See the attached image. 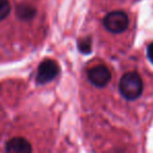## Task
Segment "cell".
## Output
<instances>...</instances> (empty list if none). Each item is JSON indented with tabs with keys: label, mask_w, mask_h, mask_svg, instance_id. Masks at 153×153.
Segmentation results:
<instances>
[{
	"label": "cell",
	"mask_w": 153,
	"mask_h": 153,
	"mask_svg": "<svg viewBox=\"0 0 153 153\" xmlns=\"http://www.w3.org/2000/svg\"><path fill=\"white\" fill-rule=\"evenodd\" d=\"M88 80L98 88L105 87L111 80V69L104 64H98L88 70Z\"/></svg>",
	"instance_id": "3"
},
{
	"label": "cell",
	"mask_w": 153,
	"mask_h": 153,
	"mask_svg": "<svg viewBox=\"0 0 153 153\" xmlns=\"http://www.w3.org/2000/svg\"><path fill=\"white\" fill-rule=\"evenodd\" d=\"M59 68L56 62L53 60H45L40 64L36 75V82L40 84H45L52 81L59 75Z\"/></svg>",
	"instance_id": "4"
},
{
	"label": "cell",
	"mask_w": 153,
	"mask_h": 153,
	"mask_svg": "<svg viewBox=\"0 0 153 153\" xmlns=\"http://www.w3.org/2000/svg\"><path fill=\"white\" fill-rule=\"evenodd\" d=\"M5 153H31V144L22 136H15L10 139L4 146Z\"/></svg>",
	"instance_id": "5"
},
{
	"label": "cell",
	"mask_w": 153,
	"mask_h": 153,
	"mask_svg": "<svg viewBox=\"0 0 153 153\" xmlns=\"http://www.w3.org/2000/svg\"><path fill=\"white\" fill-rule=\"evenodd\" d=\"M103 26L111 34H121L129 26V16L124 11H113L103 18Z\"/></svg>",
	"instance_id": "2"
},
{
	"label": "cell",
	"mask_w": 153,
	"mask_h": 153,
	"mask_svg": "<svg viewBox=\"0 0 153 153\" xmlns=\"http://www.w3.org/2000/svg\"><path fill=\"white\" fill-rule=\"evenodd\" d=\"M144 82L137 72H128L123 75L119 82V91L128 101L137 100L143 93Z\"/></svg>",
	"instance_id": "1"
},
{
	"label": "cell",
	"mask_w": 153,
	"mask_h": 153,
	"mask_svg": "<svg viewBox=\"0 0 153 153\" xmlns=\"http://www.w3.org/2000/svg\"><path fill=\"white\" fill-rule=\"evenodd\" d=\"M147 55H148V58L150 59V61L153 63V42L150 43L149 46L147 48Z\"/></svg>",
	"instance_id": "8"
},
{
	"label": "cell",
	"mask_w": 153,
	"mask_h": 153,
	"mask_svg": "<svg viewBox=\"0 0 153 153\" xmlns=\"http://www.w3.org/2000/svg\"><path fill=\"white\" fill-rule=\"evenodd\" d=\"M12 6L8 0H0V21L5 19L10 15Z\"/></svg>",
	"instance_id": "7"
},
{
	"label": "cell",
	"mask_w": 153,
	"mask_h": 153,
	"mask_svg": "<svg viewBox=\"0 0 153 153\" xmlns=\"http://www.w3.org/2000/svg\"><path fill=\"white\" fill-rule=\"evenodd\" d=\"M17 14H18V17L21 20L29 21L34 18V16H36V8H32L31 5L23 4V5H20L18 8Z\"/></svg>",
	"instance_id": "6"
}]
</instances>
